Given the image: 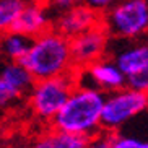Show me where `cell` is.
<instances>
[{
    "mask_svg": "<svg viewBox=\"0 0 148 148\" xmlns=\"http://www.w3.org/2000/svg\"><path fill=\"white\" fill-rule=\"evenodd\" d=\"M106 93L93 86L77 85L65 104L47 127L73 135L90 137L101 130V112Z\"/></svg>",
    "mask_w": 148,
    "mask_h": 148,
    "instance_id": "1",
    "label": "cell"
},
{
    "mask_svg": "<svg viewBox=\"0 0 148 148\" xmlns=\"http://www.w3.org/2000/svg\"><path fill=\"white\" fill-rule=\"evenodd\" d=\"M34 80L72 75L75 65L70 52V39L56 29H49L31 39L26 56L20 60Z\"/></svg>",
    "mask_w": 148,
    "mask_h": 148,
    "instance_id": "2",
    "label": "cell"
},
{
    "mask_svg": "<svg viewBox=\"0 0 148 148\" xmlns=\"http://www.w3.org/2000/svg\"><path fill=\"white\" fill-rule=\"evenodd\" d=\"M77 86L73 73L54 78L34 80L26 95V104L36 121L49 125L56 114L69 99L70 93Z\"/></svg>",
    "mask_w": 148,
    "mask_h": 148,
    "instance_id": "3",
    "label": "cell"
},
{
    "mask_svg": "<svg viewBox=\"0 0 148 148\" xmlns=\"http://www.w3.org/2000/svg\"><path fill=\"white\" fill-rule=\"evenodd\" d=\"M101 23L112 39L143 38L148 33V0H119L101 15Z\"/></svg>",
    "mask_w": 148,
    "mask_h": 148,
    "instance_id": "4",
    "label": "cell"
},
{
    "mask_svg": "<svg viewBox=\"0 0 148 148\" xmlns=\"http://www.w3.org/2000/svg\"><path fill=\"white\" fill-rule=\"evenodd\" d=\"M147 111L148 95L125 85L116 91L106 93L101 112V129L111 134L119 132L122 127L130 124L134 119L145 114Z\"/></svg>",
    "mask_w": 148,
    "mask_h": 148,
    "instance_id": "5",
    "label": "cell"
},
{
    "mask_svg": "<svg viewBox=\"0 0 148 148\" xmlns=\"http://www.w3.org/2000/svg\"><path fill=\"white\" fill-rule=\"evenodd\" d=\"M111 41H112V38L103 23L72 38L70 39V52H72L75 70L83 69V67L106 57L109 52Z\"/></svg>",
    "mask_w": 148,
    "mask_h": 148,
    "instance_id": "6",
    "label": "cell"
},
{
    "mask_svg": "<svg viewBox=\"0 0 148 148\" xmlns=\"http://www.w3.org/2000/svg\"><path fill=\"white\" fill-rule=\"evenodd\" d=\"M73 77L77 85L93 86L103 93L116 91L127 85L125 75L122 73L117 64L108 56L83 69H77L73 72Z\"/></svg>",
    "mask_w": 148,
    "mask_h": 148,
    "instance_id": "7",
    "label": "cell"
},
{
    "mask_svg": "<svg viewBox=\"0 0 148 148\" xmlns=\"http://www.w3.org/2000/svg\"><path fill=\"white\" fill-rule=\"evenodd\" d=\"M119 41V44L109 46V51L112 52L111 59L117 64L125 78L135 77L148 69V41Z\"/></svg>",
    "mask_w": 148,
    "mask_h": 148,
    "instance_id": "8",
    "label": "cell"
},
{
    "mask_svg": "<svg viewBox=\"0 0 148 148\" xmlns=\"http://www.w3.org/2000/svg\"><path fill=\"white\" fill-rule=\"evenodd\" d=\"M99 23H101V15L80 2L75 7L54 16L52 29L60 33L62 36H65L67 39H72L75 36L95 28Z\"/></svg>",
    "mask_w": 148,
    "mask_h": 148,
    "instance_id": "9",
    "label": "cell"
},
{
    "mask_svg": "<svg viewBox=\"0 0 148 148\" xmlns=\"http://www.w3.org/2000/svg\"><path fill=\"white\" fill-rule=\"evenodd\" d=\"M52 13L42 2H26L13 25V31L34 39L36 36L52 29Z\"/></svg>",
    "mask_w": 148,
    "mask_h": 148,
    "instance_id": "10",
    "label": "cell"
},
{
    "mask_svg": "<svg viewBox=\"0 0 148 148\" xmlns=\"http://www.w3.org/2000/svg\"><path fill=\"white\" fill-rule=\"evenodd\" d=\"M85 145H86V137L67 134L47 127L31 142L29 148H85Z\"/></svg>",
    "mask_w": 148,
    "mask_h": 148,
    "instance_id": "11",
    "label": "cell"
},
{
    "mask_svg": "<svg viewBox=\"0 0 148 148\" xmlns=\"http://www.w3.org/2000/svg\"><path fill=\"white\" fill-rule=\"evenodd\" d=\"M0 77L13 88L18 95L26 96L28 91L31 90L34 78L28 72V69L18 60H5L0 65Z\"/></svg>",
    "mask_w": 148,
    "mask_h": 148,
    "instance_id": "12",
    "label": "cell"
},
{
    "mask_svg": "<svg viewBox=\"0 0 148 148\" xmlns=\"http://www.w3.org/2000/svg\"><path fill=\"white\" fill-rule=\"evenodd\" d=\"M31 39L28 36L16 33V31H7L0 34V56L5 60H21L26 56L29 49Z\"/></svg>",
    "mask_w": 148,
    "mask_h": 148,
    "instance_id": "13",
    "label": "cell"
},
{
    "mask_svg": "<svg viewBox=\"0 0 148 148\" xmlns=\"http://www.w3.org/2000/svg\"><path fill=\"white\" fill-rule=\"evenodd\" d=\"M26 0H0V34L13 29Z\"/></svg>",
    "mask_w": 148,
    "mask_h": 148,
    "instance_id": "14",
    "label": "cell"
},
{
    "mask_svg": "<svg viewBox=\"0 0 148 148\" xmlns=\"http://www.w3.org/2000/svg\"><path fill=\"white\" fill-rule=\"evenodd\" d=\"M111 148H148V138L119 130L112 134Z\"/></svg>",
    "mask_w": 148,
    "mask_h": 148,
    "instance_id": "15",
    "label": "cell"
},
{
    "mask_svg": "<svg viewBox=\"0 0 148 148\" xmlns=\"http://www.w3.org/2000/svg\"><path fill=\"white\" fill-rule=\"evenodd\" d=\"M20 98H21V96L18 95L13 88L0 77V109L10 108V106L13 104V103H16Z\"/></svg>",
    "mask_w": 148,
    "mask_h": 148,
    "instance_id": "16",
    "label": "cell"
},
{
    "mask_svg": "<svg viewBox=\"0 0 148 148\" xmlns=\"http://www.w3.org/2000/svg\"><path fill=\"white\" fill-rule=\"evenodd\" d=\"M111 138H112V134L101 129L96 134L86 137L85 148H111Z\"/></svg>",
    "mask_w": 148,
    "mask_h": 148,
    "instance_id": "17",
    "label": "cell"
},
{
    "mask_svg": "<svg viewBox=\"0 0 148 148\" xmlns=\"http://www.w3.org/2000/svg\"><path fill=\"white\" fill-rule=\"evenodd\" d=\"M41 2L47 7V10L52 15H59V13H62V12H65V10L75 7V5L80 3L82 0H41Z\"/></svg>",
    "mask_w": 148,
    "mask_h": 148,
    "instance_id": "18",
    "label": "cell"
},
{
    "mask_svg": "<svg viewBox=\"0 0 148 148\" xmlns=\"http://www.w3.org/2000/svg\"><path fill=\"white\" fill-rule=\"evenodd\" d=\"M127 86L134 88V90H138V91H143L148 95V69L143 70L142 73L135 75L127 78Z\"/></svg>",
    "mask_w": 148,
    "mask_h": 148,
    "instance_id": "19",
    "label": "cell"
},
{
    "mask_svg": "<svg viewBox=\"0 0 148 148\" xmlns=\"http://www.w3.org/2000/svg\"><path fill=\"white\" fill-rule=\"evenodd\" d=\"M119 0H82V3H85L86 7L93 8L96 13L104 15L112 5H116Z\"/></svg>",
    "mask_w": 148,
    "mask_h": 148,
    "instance_id": "20",
    "label": "cell"
}]
</instances>
